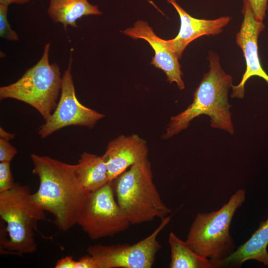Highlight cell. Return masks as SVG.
Segmentation results:
<instances>
[{
	"mask_svg": "<svg viewBox=\"0 0 268 268\" xmlns=\"http://www.w3.org/2000/svg\"><path fill=\"white\" fill-rule=\"evenodd\" d=\"M31 159L32 172L40 180L33 199L42 209L53 214L60 230L67 231L77 224L90 193L79 183L76 165L35 154L31 155Z\"/></svg>",
	"mask_w": 268,
	"mask_h": 268,
	"instance_id": "obj_1",
	"label": "cell"
},
{
	"mask_svg": "<svg viewBox=\"0 0 268 268\" xmlns=\"http://www.w3.org/2000/svg\"><path fill=\"white\" fill-rule=\"evenodd\" d=\"M208 60L209 69L205 73L193 95L192 103L181 113L170 118L163 139L170 138L187 129L195 118L206 115L210 126L234 134L228 92L232 86V76L221 68L217 54L211 52Z\"/></svg>",
	"mask_w": 268,
	"mask_h": 268,
	"instance_id": "obj_2",
	"label": "cell"
},
{
	"mask_svg": "<svg viewBox=\"0 0 268 268\" xmlns=\"http://www.w3.org/2000/svg\"><path fill=\"white\" fill-rule=\"evenodd\" d=\"M45 211L34 201L27 186L15 183L11 189L0 193V216L9 237L0 234V254L35 252V231L39 221L47 220Z\"/></svg>",
	"mask_w": 268,
	"mask_h": 268,
	"instance_id": "obj_3",
	"label": "cell"
},
{
	"mask_svg": "<svg viewBox=\"0 0 268 268\" xmlns=\"http://www.w3.org/2000/svg\"><path fill=\"white\" fill-rule=\"evenodd\" d=\"M112 181L116 201L131 224L163 219L171 212L154 183L147 158L132 165Z\"/></svg>",
	"mask_w": 268,
	"mask_h": 268,
	"instance_id": "obj_4",
	"label": "cell"
},
{
	"mask_svg": "<svg viewBox=\"0 0 268 268\" xmlns=\"http://www.w3.org/2000/svg\"><path fill=\"white\" fill-rule=\"evenodd\" d=\"M245 200L246 191L240 189L218 210L198 213L185 241L188 245L213 265L230 255L235 248L230 233V225L236 211Z\"/></svg>",
	"mask_w": 268,
	"mask_h": 268,
	"instance_id": "obj_5",
	"label": "cell"
},
{
	"mask_svg": "<svg viewBox=\"0 0 268 268\" xmlns=\"http://www.w3.org/2000/svg\"><path fill=\"white\" fill-rule=\"evenodd\" d=\"M50 43L44 47L39 61L15 82L0 87V100L14 99L28 104L45 121L52 114L61 90L62 77L59 66L49 63Z\"/></svg>",
	"mask_w": 268,
	"mask_h": 268,
	"instance_id": "obj_6",
	"label": "cell"
},
{
	"mask_svg": "<svg viewBox=\"0 0 268 268\" xmlns=\"http://www.w3.org/2000/svg\"><path fill=\"white\" fill-rule=\"evenodd\" d=\"M114 195L112 181L89 193L77 224L91 239L113 236L130 226Z\"/></svg>",
	"mask_w": 268,
	"mask_h": 268,
	"instance_id": "obj_7",
	"label": "cell"
},
{
	"mask_svg": "<svg viewBox=\"0 0 268 268\" xmlns=\"http://www.w3.org/2000/svg\"><path fill=\"white\" fill-rule=\"evenodd\" d=\"M170 220L169 215L162 219L150 235L134 244H97L89 246L87 252L95 259L99 268H150L162 247L157 236Z\"/></svg>",
	"mask_w": 268,
	"mask_h": 268,
	"instance_id": "obj_8",
	"label": "cell"
},
{
	"mask_svg": "<svg viewBox=\"0 0 268 268\" xmlns=\"http://www.w3.org/2000/svg\"><path fill=\"white\" fill-rule=\"evenodd\" d=\"M72 57L62 76L59 102L50 118L41 126L38 134L42 138L60 129L70 126L94 127L105 116L82 105L77 98L71 73Z\"/></svg>",
	"mask_w": 268,
	"mask_h": 268,
	"instance_id": "obj_9",
	"label": "cell"
},
{
	"mask_svg": "<svg viewBox=\"0 0 268 268\" xmlns=\"http://www.w3.org/2000/svg\"><path fill=\"white\" fill-rule=\"evenodd\" d=\"M243 1L244 18L240 30L236 34V42L243 52L246 68L240 83L231 87V97L239 99L244 97L245 85L252 76H259L268 83V74L261 64L258 46V37L264 29L265 25L263 21L256 19L249 4L246 1Z\"/></svg>",
	"mask_w": 268,
	"mask_h": 268,
	"instance_id": "obj_10",
	"label": "cell"
},
{
	"mask_svg": "<svg viewBox=\"0 0 268 268\" xmlns=\"http://www.w3.org/2000/svg\"><path fill=\"white\" fill-rule=\"evenodd\" d=\"M123 33L131 38L147 41L154 51L150 64L164 72L170 83L175 82L180 90L185 88L178 57L169 48L166 40L156 35L146 21L138 20Z\"/></svg>",
	"mask_w": 268,
	"mask_h": 268,
	"instance_id": "obj_11",
	"label": "cell"
},
{
	"mask_svg": "<svg viewBox=\"0 0 268 268\" xmlns=\"http://www.w3.org/2000/svg\"><path fill=\"white\" fill-rule=\"evenodd\" d=\"M178 12L180 28L174 38L166 40L169 48L180 59L183 51L193 41L203 35H215L221 33L230 22L231 17L222 16L215 19H199L192 17L176 0H166Z\"/></svg>",
	"mask_w": 268,
	"mask_h": 268,
	"instance_id": "obj_12",
	"label": "cell"
},
{
	"mask_svg": "<svg viewBox=\"0 0 268 268\" xmlns=\"http://www.w3.org/2000/svg\"><path fill=\"white\" fill-rule=\"evenodd\" d=\"M148 149L145 140L138 135H121L108 143L103 156L106 163L109 181L129 167L147 158Z\"/></svg>",
	"mask_w": 268,
	"mask_h": 268,
	"instance_id": "obj_13",
	"label": "cell"
},
{
	"mask_svg": "<svg viewBox=\"0 0 268 268\" xmlns=\"http://www.w3.org/2000/svg\"><path fill=\"white\" fill-rule=\"evenodd\" d=\"M268 214L251 237L230 255L213 264L215 268L240 267L248 260H255L268 266Z\"/></svg>",
	"mask_w": 268,
	"mask_h": 268,
	"instance_id": "obj_14",
	"label": "cell"
},
{
	"mask_svg": "<svg viewBox=\"0 0 268 268\" xmlns=\"http://www.w3.org/2000/svg\"><path fill=\"white\" fill-rule=\"evenodd\" d=\"M47 12L54 23L62 24L66 30L68 26L77 27V20L83 16L102 14L98 5L87 0H50Z\"/></svg>",
	"mask_w": 268,
	"mask_h": 268,
	"instance_id": "obj_15",
	"label": "cell"
},
{
	"mask_svg": "<svg viewBox=\"0 0 268 268\" xmlns=\"http://www.w3.org/2000/svg\"><path fill=\"white\" fill-rule=\"evenodd\" d=\"M75 172L79 183L88 193L97 191L109 182L107 166L103 155L82 153L76 164Z\"/></svg>",
	"mask_w": 268,
	"mask_h": 268,
	"instance_id": "obj_16",
	"label": "cell"
},
{
	"mask_svg": "<svg viewBox=\"0 0 268 268\" xmlns=\"http://www.w3.org/2000/svg\"><path fill=\"white\" fill-rule=\"evenodd\" d=\"M171 250L170 268H213L209 260L197 254L173 232L169 234Z\"/></svg>",
	"mask_w": 268,
	"mask_h": 268,
	"instance_id": "obj_17",
	"label": "cell"
},
{
	"mask_svg": "<svg viewBox=\"0 0 268 268\" xmlns=\"http://www.w3.org/2000/svg\"><path fill=\"white\" fill-rule=\"evenodd\" d=\"M8 5L0 3V37L9 41L19 40V36L13 30L7 19Z\"/></svg>",
	"mask_w": 268,
	"mask_h": 268,
	"instance_id": "obj_18",
	"label": "cell"
},
{
	"mask_svg": "<svg viewBox=\"0 0 268 268\" xmlns=\"http://www.w3.org/2000/svg\"><path fill=\"white\" fill-rule=\"evenodd\" d=\"M10 162H0V193L11 189L14 185Z\"/></svg>",
	"mask_w": 268,
	"mask_h": 268,
	"instance_id": "obj_19",
	"label": "cell"
},
{
	"mask_svg": "<svg viewBox=\"0 0 268 268\" xmlns=\"http://www.w3.org/2000/svg\"><path fill=\"white\" fill-rule=\"evenodd\" d=\"M249 5L256 19L263 21L266 16L268 0H243Z\"/></svg>",
	"mask_w": 268,
	"mask_h": 268,
	"instance_id": "obj_20",
	"label": "cell"
},
{
	"mask_svg": "<svg viewBox=\"0 0 268 268\" xmlns=\"http://www.w3.org/2000/svg\"><path fill=\"white\" fill-rule=\"evenodd\" d=\"M17 153L9 141L0 138V162H11Z\"/></svg>",
	"mask_w": 268,
	"mask_h": 268,
	"instance_id": "obj_21",
	"label": "cell"
},
{
	"mask_svg": "<svg viewBox=\"0 0 268 268\" xmlns=\"http://www.w3.org/2000/svg\"><path fill=\"white\" fill-rule=\"evenodd\" d=\"M75 268H99V266L95 259L88 255L76 261Z\"/></svg>",
	"mask_w": 268,
	"mask_h": 268,
	"instance_id": "obj_22",
	"label": "cell"
},
{
	"mask_svg": "<svg viewBox=\"0 0 268 268\" xmlns=\"http://www.w3.org/2000/svg\"><path fill=\"white\" fill-rule=\"evenodd\" d=\"M76 261L72 257L67 256L58 260L55 266V268H75Z\"/></svg>",
	"mask_w": 268,
	"mask_h": 268,
	"instance_id": "obj_23",
	"label": "cell"
},
{
	"mask_svg": "<svg viewBox=\"0 0 268 268\" xmlns=\"http://www.w3.org/2000/svg\"><path fill=\"white\" fill-rule=\"evenodd\" d=\"M15 134L5 131L3 128L0 127V138L6 140H10L14 138Z\"/></svg>",
	"mask_w": 268,
	"mask_h": 268,
	"instance_id": "obj_24",
	"label": "cell"
},
{
	"mask_svg": "<svg viewBox=\"0 0 268 268\" xmlns=\"http://www.w3.org/2000/svg\"><path fill=\"white\" fill-rule=\"evenodd\" d=\"M31 0H0V3H3L7 5L11 4H23L27 3Z\"/></svg>",
	"mask_w": 268,
	"mask_h": 268,
	"instance_id": "obj_25",
	"label": "cell"
}]
</instances>
